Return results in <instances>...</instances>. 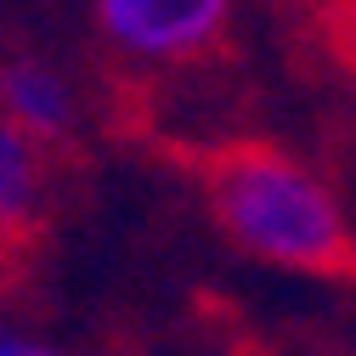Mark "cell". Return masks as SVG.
Listing matches in <instances>:
<instances>
[{
  "instance_id": "6da1fadb",
  "label": "cell",
  "mask_w": 356,
  "mask_h": 356,
  "mask_svg": "<svg viewBox=\"0 0 356 356\" xmlns=\"http://www.w3.org/2000/svg\"><path fill=\"white\" fill-rule=\"evenodd\" d=\"M181 164L209 227L243 260L356 289V220L317 159L272 136H220L187 147Z\"/></svg>"
},
{
  "instance_id": "7a4b0ae2",
  "label": "cell",
  "mask_w": 356,
  "mask_h": 356,
  "mask_svg": "<svg viewBox=\"0 0 356 356\" xmlns=\"http://www.w3.org/2000/svg\"><path fill=\"white\" fill-rule=\"evenodd\" d=\"M238 0H91L97 51L130 79L204 74L232 51Z\"/></svg>"
},
{
  "instance_id": "3957f363",
  "label": "cell",
  "mask_w": 356,
  "mask_h": 356,
  "mask_svg": "<svg viewBox=\"0 0 356 356\" xmlns=\"http://www.w3.org/2000/svg\"><path fill=\"white\" fill-rule=\"evenodd\" d=\"M0 113L23 136H34L46 153H63L79 142L91 97L68 63L40 51H0Z\"/></svg>"
},
{
  "instance_id": "277c9868",
  "label": "cell",
  "mask_w": 356,
  "mask_h": 356,
  "mask_svg": "<svg viewBox=\"0 0 356 356\" xmlns=\"http://www.w3.org/2000/svg\"><path fill=\"white\" fill-rule=\"evenodd\" d=\"M51 187H57V153L0 113V266L23 260L51 227Z\"/></svg>"
},
{
  "instance_id": "5b68a950",
  "label": "cell",
  "mask_w": 356,
  "mask_h": 356,
  "mask_svg": "<svg viewBox=\"0 0 356 356\" xmlns=\"http://www.w3.org/2000/svg\"><path fill=\"white\" fill-rule=\"evenodd\" d=\"M289 46L323 74L356 85V0H317V12L289 34Z\"/></svg>"
},
{
  "instance_id": "8992f818",
  "label": "cell",
  "mask_w": 356,
  "mask_h": 356,
  "mask_svg": "<svg viewBox=\"0 0 356 356\" xmlns=\"http://www.w3.org/2000/svg\"><path fill=\"white\" fill-rule=\"evenodd\" d=\"M317 164L328 170L334 193L345 198V209H350V220H356V113H334V119L323 124V153H317Z\"/></svg>"
},
{
  "instance_id": "52a82bcc",
  "label": "cell",
  "mask_w": 356,
  "mask_h": 356,
  "mask_svg": "<svg viewBox=\"0 0 356 356\" xmlns=\"http://www.w3.org/2000/svg\"><path fill=\"white\" fill-rule=\"evenodd\" d=\"M0 356H68V350L29 323H0Z\"/></svg>"
},
{
  "instance_id": "ba28073f",
  "label": "cell",
  "mask_w": 356,
  "mask_h": 356,
  "mask_svg": "<svg viewBox=\"0 0 356 356\" xmlns=\"http://www.w3.org/2000/svg\"><path fill=\"white\" fill-rule=\"evenodd\" d=\"M260 6L277 17V29H283V34H294V29H300L311 12H317V0H260Z\"/></svg>"
},
{
  "instance_id": "9c48e42d",
  "label": "cell",
  "mask_w": 356,
  "mask_h": 356,
  "mask_svg": "<svg viewBox=\"0 0 356 356\" xmlns=\"http://www.w3.org/2000/svg\"><path fill=\"white\" fill-rule=\"evenodd\" d=\"M328 356H356V345H350V350H328Z\"/></svg>"
}]
</instances>
